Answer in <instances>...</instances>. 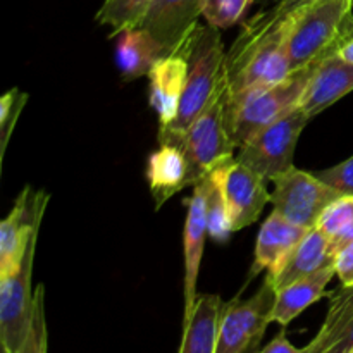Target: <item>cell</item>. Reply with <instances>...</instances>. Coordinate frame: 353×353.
<instances>
[{
  "mask_svg": "<svg viewBox=\"0 0 353 353\" xmlns=\"http://www.w3.org/2000/svg\"><path fill=\"white\" fill-rule=\"evenodd\" d=\"M228 86L221 83L209 105L202 110L183 134L159 143H176L185 152L188 162L190 186L234 159V143L228 130Z\"/></svg>",
  "mask_w": 353,
  "mask_h": 353,
  "instance_id": "obj_5",
  "label": "cell"
},
{
  "mask_svg": "<svg viewBox=\"0 0 353 353\" xmlns=\"http://www.w3.org/2000/svg\"><path fill=\"white\" fill-rule=\"evenodd\" d=\"M353 223V196H340L324 209L317 228L330 238L336 236L340 231Z\"/></svg>",
  "mask_w": 353,
  "mask_h": 353,
  "instance_id": "obj_27",
  "label": "cell"
},
{
  "mask_svg": "<svg viewBox=\"0 0 353 353\" xmlns=\"http://www.w3.org/2000/svg\"><path fill=\"white\" fill-rule=\"evenodd\" d=\"M224 302L219 295L196 296L192 314L183 319V334L178 353H216L219 323Z\"/></svg>",
  "mask_w": 353,
  "mask_h": 353,
  "instance_id": "obj_19",
  "label": "cell"
},
{
  "mask_svg": "<svg viewBox=\"0 0 353 353\" xmlns=\"http://www.w3.org/2000/svg\"><path fill=\"white\" fill-rule=\"evenodd\" d=\"M26 102L28 95L19 92L17 88L9 90L0 99V161H3V157H6L10 134H12L14 128H16L17 119H19Z\"/></svg>",
  "mask_w": 353,
  "mask_h": 353,
  "instance_id": "obj_26",
  "label": "cell"
},
{
  "mask_svg": "<svg viewBox=\"0 0 353 353\" xmlns=\"http://www.w3.org/2000/svg\"><path fill=\"white\" fill-rule=\"evenodd\" d=\"M205 196H207V179H200L193 185V195L188 199L186 205L185 233H183V254H185V276H183V293H185V314L183 319L192 314L193 305L196 302V283H199L200 264H202L203 247L207 231V214H205Z\"/></svg>",
  "mask_w": 353,
  "mask_h": 353,
  "instance_id": "obj_13",
  "label": "cell"
},
{
  "mask_svg": "<svg viewBox=\"0 0 353 353\" xmlns=\"http://www.w3.org/2000/svg\"><path fill=\"white\" fill-rule=\"evenodd\" d=\"M255 0H205L202 16L207 24L217 30H228L241 23Z\"/></svg>",
  "mask_w": 353,
  "mask_h": 353,
  "instance_id": "obj_24",
  "label": "cell"
},
{
  "mask_svg": "<svg viewBox=\"0 0 353 353\" xmlns=\"http://www.w3.org/2000/svg\"><path fill=\"white\" fill-rule=\"evenodd\" d=\"M188 76L176 119L169 126L159 128V141L179 137L202 114L219 90L224 76V52L221 30L205 24L196 26L185 41Z\"/></svg>",
  "mask_w": 353,
  "mask_h": 353,
  "instance_id": "obj_3",
  "label": "cell"
},
{
  "mask_svg": "<svg viewBox=\"0 0 353 353\" xmlns=\"http://www.w3.org/2000/svg\"><path fill=\"white\" fill-rule=\"evenodd\" d=\"M48 195L33 192L31 186H24L14 202L9 216L0 224V278L19 271L28 247L34 234L40 233L41 219Z\"/></svg>",
  "mask_w": 353,
  "mask_h": 353,
  "instance_id": "obj_10",
  "label": "cell"
},
{
  "mask_svg": "<svg viewBox=\"0 0 353 353\" xmlns=\"http://www.w3.org/2000/svg\"><path fill=\"white\" fill-rule=\"evenodd\" d=\"M292 71L338 54L353 37V0H309L290 10Z\"/></svg>",
  "mask_w": 353,
  "mask_h": 353,
  "instance_id": "obj_2",
  "label": "cell"
},
{
  "mask_svg": "<svg viewBox=\"0 0 353 353\" xmlns=\"http://www.w3.org/2000/svg\"><path fill=\"white\" fill-rule=\"evenodd\" d=\"M274 303L276 290L268 278L250 299L224 303L216 353H259Z\"/></svg>",
  "mask_w": 353,
  "mask_h": 353,
  "instance_id": "obj_7",
  "label": "cell"
},
{
  "mask_svg": "<svg viewBox=\"0 0 353 353\" xmlns=\"http://www.w3.org/2000/svg\"><path fill=\"white\" fill-rule=\"evenodd\" d=\"M350 350H353V316L350 323H348L347 330H345L343 336H341V340L338 341L336 347H334L330 353H348Z\"/></svg>",
  "mask_w": 353,
  "mask_h": 353,
  "instance_id": "obj_31",
  "label": "cell"
},
{
  "mask_svg": "<svg viewBox=\"0 0 353 353\" xmlns=\"http://www.w3.org/2000/svg\"><path fill=\"white\" fill-rule=\"evenodd\" d=\"M272 183V210L305 230L316 228L324 209L341 196L331 186L321 181L314 172L302 171L295 165L278 176Z\"/></svg>",
  "mask_w": 353,
  "mask_h": 353,
  "instance_id": "obj_8",
  "label": "cell"
},
{
  "mask_svg": "<svg viewBox=\"0 0 353 353\" xmlns=\"http://www.w3.org/2000/svg\"><path fill=\"white\" fill-rule=\"evenodd\" d=\"M212 172L223 190L234 233L254 224L271 202V193L265 186L268 181L236 159H231Z\"/></svg>",
  "mask_w": 353,
  "mask_h": 353,
  "instance_id": "obj_11",
  "label": "cell"
},
{
  "mask_svg": "<svg viewBox=\"0 0 353 353\" xmlns=\"http://www.w3.org/2000/svg\"><path fill=\"white\" fill-rule=\"evenodd\" d=\"M310 117L302 107H296L285 117L269 124L250 138L236 154V161L254 169L265 181H274L278 176L293 168V157L299 138Z\"/></svg>",
  "mask_w": 353,
  "mask_h": 353,
  "instance_id": "obj_6",
  "label": "cell"
},
{
  "mask_svg": "<svg viewBox=\"0 0 353 353\" xmlns=\"http://www.w3.org/2000/svg\"><path fill=\"white\" fill-rule=\"evenodd\" d=\"M150 3L152 0H103L95 19L100 26H109L114 38L126 28L137 26Z\"/></svg>",
  "mask_w": 353,
  "mask_h": 353,
  "instance_id": "obj_22",
  "label": "cell"
},
{
  "mask_svg": "<svg viewBox=\"0 0 353 353\" xmlns=\"http://www.w3.org/2000/svg\"><path fill=\"white\" fill-rule=\"evenodd\" d=\"M307 2H309V0H278L276 9H279L281 12H290V10L296 9V7L303 6V3Z\"/></svg>",
  "mask_w": 353,
  "mask_h": 353,
  "instance_id": "obj_32",
  "label": "cell"
},
{
  "mask_svg": "<svg viewBox=\"0 0 353 353\" xmlns=\"http://www.w3.org/2000/svg\"><path fill=\"white\" fill-rule=\"evenodd\" d=\"M334 269L343 286H353V240L336 250Z\"/></svg>",
  "mask_w": 353,
  "mask_h": 353,
  "instance_id": "obj_29",
  "label": "cell"
},
{
  "mask_svg": "<svg viewBox=\"0 0 353 353\" xmlns=\"http://www.w3.org/2000/svg\"><path fill=\"white\" fill-rule=\"evenodd\" d=\"M147 181L157 210L176 193L188 188V162L179 145L159 143L157 150L148 155Z\"/></svg>",
  "mask_w": 353,
  "mask_h": 353,
  "instance_id": "obj_18",
  "label": "cell"
},
{
  "mask_svg": "<svg viewBox=\"0 0 353 353\" xmlns=\"http://www.w3.org/2000/svg\"><path fill=\"white\" fill-rule=\"evenodd\" d=\"M207 179V196H205V214H207V231L209 236L217 243H226L231 234L234 233L231 223L230 210L224 200L223 190L214 172L205 176Z\"/></svg>",
  "mask_w": 353,
  "mask_h": 353,
  "instance_id": "obj_23",
  "label": "cell"
},
{
  "mask_svg": "<svg viewBox=\"0 0 353 353\" xmlns=\"http://www.w3.org/2000/svg\"><path fill=\"white\" fill-rule=\"evenodd\" d=\"M205 0H152L137 26L147 30L165 54L183 47L199 26Z\"/></svg>",
  "mask_w": 353,
  "mask_h": 353,
  "instance_id": "obj_12",
  "label": "cell"
},
{
  "mask_svg": "<svg viewBox=\"0 0 353 353\" xmlns=\"http://www.w3.org/2000/svg\"><path fill=\"white\" fill-rule=\"evenodd\" d=\"M317 64L290 72L283 81L262 90H252L238 97H228V130L234 147L240 148L254 134L300 107Z\"/></svg>",
  "mask_w": 353,
  "mask_h": 353,
  "instance_id": "obj_4",
  "label": "cell"
},
{
  "mask_svg": "<svg viewBox=\"0 0 353 353\" xmlns=\"http://www.w3.org/2000/svg\"><path fill=\"white\" fill-rule=\"evenodd\" d=\"M188 76V59L185 43L178 50L159 59L148 72V102L159 117V128H165L176 119Z\"/></svg>",
  "mask_w": 353,
  "mask_h": 353,
  "instance_id": "obj_14",
  "label": "cell"
},
{
  "mask_svg": "<svg viewBox=\"0 0 353 353\" xmlns=\"http://www.w3.org/2000/svg\"><path fill=\"white\" fill-rule=\"evenodd\" d=\"M314 174L341 196H353V155L333 168L323 169Z\"/></svg>",
  "mask_w": 353,
  "mask_h": 353,
  "instance_id": "obj_28",
  "label": "cell"
},
{
  "mask_svg": "<svg viewBox=\"0 0 353 353\" xmlns=\"http://www.w3.org/2000/svg\"><path fill=\"white\" fill-rule=\"evenodd\" d=\"M290 12L276 6L243 24L240 37L224 57L228 97L269 88L292 72L288 54Z\"/></svg>",
  "mask_w": 353,
  "mask_h": 353,
  "instance_id": "obj_1",
  "label": "cell"
},
{
  "mask_svg": "<svg viewBox=\"0 0 353 353\" xmlns=\"http://www.w3.org/2000/svg\"><path fill=\"white\" fill-rule=\"evenodd\" d=\"M333 264L334 252L331 248V238L316 226L307 231L285 262L274 272H268L265 278L272 283L276 292H279L296 279L305 278Z\"/></svg>",
  "mask_w": 353,
  "mask_h": 353,
  "instance_id": "obj_16",
  "label": "cell"
},
{
  "mask_svg": "<svg viewBox=\"0 0 353 353\" xmlns=\"http://www.w3.org/2000/svg\"><path fill=\"white\" fill-rule=\"evenodd\" d=\"M164 55V47L143 28L131 26L117 34L116 64L126 81L148 76L155 62Z\"/></svg>",
  "mask_w": 353,
  "mask_h": 353,
  "instance_id": "obj_21",
  "label": "cell"
},
{
  "mask_svg": "<svg viewBox=\"0 0 353 353\" xmlns=\"http://www.w3.org/2000/svg\"><path fill=\"white\" fill-rule=\"evenodd\" d=\"M348 353H353V350H350V352H348Z\"/></svg>",
  "mask_w": 353,
  "mask_h": 353,
  "instance_id": "obj_34",
  "label": "cell"
},
{
  "mask_svg": "<svg viewBox=\"0 0 353 353\" xmlns=\"http://www.w3.org/2000/svg\"><path fill=\"white\" fill-rule=\"evenodd\" d=\"M353 92V64L340 54L321 61L310 78L300 107L312 119Z\"/></svg>",
  "mask_w": 353,
  "mask_h": 353,
  "instance_id": "obj_15",
  "label": "cell"
},
{
  "mask_svg": "<svg viewBox=\"0 0 353 353\" xmlns=\"http://www.w3.org/2000/svg\"><path fill=\"white\" fill-rule=\"evenodd\" d=\"M37 241L38 234H34L19 271L0 278V347L9 353L19 350L33 317L34 292H31V276Z\"/></svg>",
  "mask_w": 353,
  "mask_h": 353,
  "instance_id": "obj_9",
  "label": "cell"
},
{
  "mask_svg": "<svg viewBox=\"0 0 353 353\" xmlns=\"http://www.w3.org/2000/svg\"><path fill=\"white\" fill-rule=\"evenodd\" d=\"M305 228L290 223L286 217L272 210L271 216L262 223L255 243V257L250 269V278L261 274L262 271L274 272L285 259L292 254L293 248L307 234Z\"/></svg>",
  "mask_w": 353,
  "mask_h": 353,
  "instance_id": "obj_17",
  "label": "cell"
},
{
  "mask_svg": "<svg viewBox=\"0 0 353 353\" xmlns=\"http://www.w3.org/2000/svg\"><path fill=\"white\" fill-rule=\"evenodd\" d=\"M338 54H340L341 57L345 59V61L350 62V64H353V37L347 41V43L343 45V47L340 48V52H338Z\"/></svg>",
  "mask_w": 353,
  "mask_h": 353,
  "instance_id": "obj_33",
  "label": "cell"
},
{
  "mask_svg": "<svg viewBox=\"0 0 353 353\" xmlns=\"http://www.w3.org/2000/svg\"><path fill=\"white\" fill-rule=\"evenodd\" d=\"M334 276H336V269L333 264L305 278L296 279L292 285L276 292V303L271 316L272 323L286 327L312 303L319 302L323 296H327L326 286Z\"/></svg>",
  "mask_w": 353,
  "mask_h": 353,
  "instance_id": "obj_20",
  "label": "cell"
},
{
  "mask_svg": "<svg viewBox=\"0 0 353 353\" xmlns=\"http://www.w3.org/2000/svg\"><path fill=\"white\" fill-rule=\"evenodd\" d=\"M48 331L47 317H45V288L43 285L34 290L33 317H31L30 331L24 338L23 345L16 353H47Z\"/></svg>",
  "mask_w": 353,
  "mask_h": 353,
  "instance_id": "obj_25",
  "label": "cell"
},
{
  "mask_svg": "<svg viewBox=\"0 0 353 353\" xmlns=\"http://www.w3.org/2000/svg\"><path fill=\"white\" fill-rule=\"evenodd\" d=\"M259 353H312V352H310L309 345L303 348H296L295 345L286 338L285 327H283V330L279 331V333L276 334V336L272 338L264 348L259 350Z\"/></svg>",
  "mask_w": 353,
  "mask_h": 353,
  "instance_id": "obj_30",
  "label": "cell"
}]
</instances>
